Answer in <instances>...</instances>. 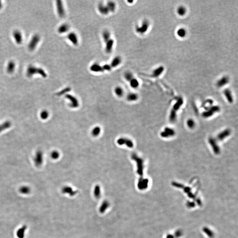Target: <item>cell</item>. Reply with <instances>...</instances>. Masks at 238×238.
Returning <instances> with one entry per match:
<instances>
[{
    "instance_id": "obj_1",
    "label": "cell",
    "mask_w": 238,
    "mask_h": 238,
    "mask_svg": "<svg viewBox=\"0 0 238 238\" xmlns=\"http://www.w3.org/2000/svg\"><path fill=\"white\" fill-rule=\"evenodd\" d=\"M35 74H38L40 75H41V76L44 78L47 76L46 73L43 69L37 68L33 66H30L27 69V76L29 77H30Z\"/></svg>"
},
{
    "instance_id": "obj_2",
    "label": "cell",
    "mask_w": 238,
    "mask_h": 238,
    "mask_svg": "<svg viewBox=\"0 0 238 238\" xmlns=\"http://www.w3.org/2000/svg\"><path fill=\"white\" fill-rule=\"evenodd\" d=\"M149 27V22L147 20L142 21L140 25L136 26L135 30L136 32L140 35H143L148 30Z\"/></svg>"
},
{
    "instance_id": "obj_3",
    "label": "cell",
    "mask_w": 238,
    "mask_h": 238,
    "mask_svg": "<svg viewBox=\"0 0 238 238\" xmlns=\"http://www.w3.org/2000/svg\"><path fill=\"white\" fill-rule=\"evenodd\" d=\"M40 40V37L38 35H35L32 37L31 40L28 44V48L30 51H33L36 47Z\"/></svg>"
},
{
    "instance_id": "obj_4",
    "label": "cell",
    "mask_w": 238,
    "mask_h": 238,
    "mask_svg": "<svg viewBox=\"0 0 238 238\" xmlns=\"http://www.w3.org/2000/svg\"><path fill=\"white\" fill-rule=\"evenodd\" d=\"M56 8L57 14L59 17L63 18L65 15V12L63 4L61 0L56 1Z\"/></svg>"
},
{
    "instance_id": "obj_5",
    "label": "cell",
    "mask_w": 238,
    "mask_h": 238,
    "mask_svg": "<svg viewBox=\"0 0 238 238\" xmlns=\"http://www.w3.org/2000/svg\"><path fill=\"white\" fill-rule=\"evenodd\" d=\"M67 38L73 45L77 46L79 44V38L75 32H71L69 33L67 35Z\"/></svg>"
},
{
    "instance_id": "obj_6",
    "label": "cell",
    "mask_w": 238,
    "mask_h": 238,
    "mask_svg": "<svg viewBox=\"0 0 238 238\" xmlns=\"http://www.w3.org/2000/svg\"><path fill=\"white\" fill-rule=\"evenodd\" d=\"M115 41L113 38H110L109 40L105 43V52L107 54L111 53L113 50Z\"/></svg>"
},
{
    "instance_id": "obj_7",
    "label": "cell",
    "mask_w": 238,
    "mask_h": 238,
    "mask_svg": "<svg viewBox=\"0 0 238 238\" xmlns=\"http://www.w3.org/2000/svg\"><path fill=\"white\" fill-rule=\"evenodd\" d=\"M90 69L91 72L94 73H101L104 72L102 65H101L98 63H94L91 65Z\"/></svg>"
},
{
    "instance_id": "obj_8",
    "label": "cell",
    "mask_w": 238,
    "mask_h": 238,
    "mask_svg": "<svg viewBox=\"0 0 238 238\" xmlns=\"http://www.w3.org/2000/svg\"><path fill=\"white\" fill-rule=\"evenodd\" d=\"M97 10L100 14L104 16L107 15L109 13L106 4H104L102 2H100L98 4Z\"/></svg>"
},
{
    "instance_id": "obj_9",
    "label": "cell",
    "mask_w": 238,
    "mask_h": 238,
    "mask_svg": "<svg viewBox=\"0 0 238 238\" xmlns=\"http://www.w3.org/2000/svg\"><path fill=\"white\" fill-rule=\"evenodd\" d=\"M209 142L210 144L211 147H212L214 153L217 154H219L220 153V149L216 141L214 138H210L209 139Z\"/></svg>"
},
{
    "instance_id": "obj_10",
    "label": "cell",
    "mask_w": 238,
    "mask_h": 238,
    "mask_svg": "<svg viewBox=\"0 0 238 238\" xmlns=\"http://www.w3.org/2000/svg\"><path fill=\"white\" fill-rule=\"evenodd\" d=\"M122 61V59L121 56H117L112 59L110 65L112 68H115L120 65L121 64Z\"/></svg>"
},
{
    "instance_id": "obj_11",
    "label": "cell",
    "mask_w": 238,
    "mask_h": 238,
    "mask_svg": "<svg viewBox=\"0 0 238 238\" xmlns=\"http://www.w3.org/2000/svg\"><path fill=\"white\" fill-rule=\"evenodd\" d=\"M229 81L230 79L228 76H223L218 80L217 83V85L218 87H222L228 84L229 82Z\"/></svg>"
},
{
    "instance_id": "obj_12",
    "label": "cell",
    "mask_w": 238,
    "mask_h": 238,
    "mask_svg": "<svg viewBox=\"0 0 238 238\" xmlns=\"http://www.w3.org/2000/svg\"><path fill=\"white\" fill-rule=\"evenodd\" d=\"M66 98L70 100L71 102V107L73 108H76L79 105V102L76 97L71 94H67L66 96Z\"/></svg>"
},
{
    "instance_id": "obj_13",
    "label": "cell",
    "mask_w": 238,
    "mask_h": 238,
    "mask_svg": "<svg viewBox=\"0 0 238 238\" xmlns=\"http://www.w3.org/2000/svg\"><path fill=\"white\" fill-rule=\"evenodd\" d=\"M13 36L14 40L18 44H20L23 41V37L20 32L16 30L13 33Z\"/></svg>"
},
{
    "instance_id": "obj_14",
    "label": "cell",
    "mask_w": 238,
    "mask_h": 238,
    "mask_svg": "<svg viewBox=\"0 0 238 238\" xmlns=\"http://www.w3.org/2000/svg\"><path fill=\"white\" fill-rule=\"evenodd\" d=\"M164 70H165L164 67L162 66H160L158 67L157 68L154 70H153L151 74V76L154 78L158 77L162 74L164 71Z\"/></svg>"
},
{
    "instance_id": "obj_15",
    "label": "cell",
    "mask_w": 238,
    "mask_h": 238,
    "mask_svg": "<svg viewBox=\"0 0 238 238\" xmlns=\"http://www.w3.org/2000/svg\"><path fill=\"white\" fill-rule=\"evenodd\" d=\"M117 142L120 145H122L125 144V145H127V146L130 148L133 147L134 145L132 141L127 138H120L118 140Z\"/></svg>"
},
{
    "instance_id": "obj_16",
    "label": "cell",
    "mask_w": 238,
    "mask_h": 238,
    "mask_svg": "<svg viewBox=\"0 0 238 238\" xmlns=\"http://www.w3.org/2000/svg\"><path fill=\"white\" fill-rule=\"evenodd\" d=\"M69 29L70 26L68 24L64 23L59 26V28H58L57 31L60 34H63L68 32L69 31Z\"/></svg>"
},
{
    "instance_id": "obj_17",
    "label": "cell",
    "mask_w": 238,
    "mask_h": 238,
    "mask_svg": "<svg viewBox=\"0 0 238 238\" xmlns=\"http://www.w3.org/2000/svg\"><path fill=\"white\" fill-rule=\"evenodd\" d=\"M43 155L41 151H38L36 153V156L35 158V162L37 166L41 165L43 162Z\"/></svg>"
},
{
    "instance_id": "obj_18",
    "label": "cell",
    "mask_w": 238,
    "mask_h": 238,
    "mask_svg": "<svg viewBox=\"0 0 238 238\" xmlns=\"http://www.w3.org/2000/svg\"><path fill=\"white\" fill-rule=\"evenodd\" d=\"M174 135L175 131L172 129L169 128H165V131L162 132L161 133V136L164 138L172 136Z\"/></svg>"
},
{
    "instance_id": "obj_19",
    "label": "cell",
    "mask_w": 238,
    "mask_h": 238,
    "mask_svg": "<svg viewBox=\"0 0 238 238\" xmlns=\"http://www.w3.org/2000/svg\"><path fill=\"white\" fill-rule=\"evenodd\" d=\"M109 12L113 13L117 9V4L113 1H109L106 4Z\"/></svg>"
},
{
    "instance_id": "obj_20",
    "label": "cell",
    "mask_w": 238,
    "mask_h": 238,
    "mask_svg": "<svg viewBox=\"0 0 238 238\" xmlns=\"http://www.w3.org/2000/svg\"><path fill=\"white\" fill-rule=\"evenodd\" d=\"M231 131L229 129H226L222 131L218 135V138L219 140H222L230 135Z\"/></svg>"
},
{
    "instance_id": "obj_21",
    "label": "cell",
    "mask_w": 238,
    "mask_h": 238,
    "mask_svg": "<svg viewBox=\"0 0 238 238\" xmlns=\"http://www.w3.org/2000/svg\"><path fill=\"white\" fill-rule=\"evenodd\" d=\"M111 33L108 30H105L102 33V38L105 43L108 40L111 38Z\"/></svg>"
},
{
    "instance_id": "obj_22",
    "label": "cell",
    "mask_w": 238,
    "mask_h": 238,
    "mask_svg": "<svg viewBox=\"0 0 238 238\" xmlns=\"http://www.w3.org/2000/svg\"><path fill=\"white\" fill-rule=\"evenodd\" d=\"M224 93L228 101L230 103H232L233 101V98L231 90L228 89H226L224 90Z\"/></svg>"
},
{
    "instance_id": "obj_23",
    "label": "cell",
    "mask_w": 238,
    "mask_h": 238,
    "mask_svg": "<svg viewBox=\"0 0 238 238\" xmlns=\"http://www.w3.org/2000/svg\"><path fill=\"white\" fill-rule=\"evenodd\" d=\"M187 12L186 8L183 5H180L177 8L176 12L180 16H183L186 14Z\"/></svg>"
},
{
    "instance_id": "obj_24",
    "label": "cell",
    "mask_w": 238,
    "mask_h": 238,
    "mask_svg": "<svg viewBox=\"0 0 238 238\" xmlns=\"http://www.w3.org/2000/svg\"><path fill=\"white\" fill-rule=\"evenodd\" d=\"M114 93L117 97H121L124 95V90L121 86H116L114 89Z\"/></svg>"
},
{
    "instance_id": "obj_25",
    "label": "cell",
    "mask_w": 238,
    "mask_h": 238,
    "mask_svg": "<svg viewBox=\"0 0 238 238\" xmlns=\"http://www.w3.org/2000/svg\"><path fill=\"white\" fill-rule=\"evenodd\" d=\"M187 31L184 28H180L176 31L177 36L180 38H184L186 36Z\"/></svg>"
},
{
    "instance_id": "obj_26",
    "label": "cell",
    "mask_w": 238,
    "mask_h": 238,
    "mask_svg": "<svg viewBox=\"0 0 238 238\" xmlns=\"http://www.w3.org/2000/svg\"><path fill=\"white\" fill-rule=\"evenodd\" d=\"M16 65L14 61H10L8 63L7 66V71L8 73H12L15 69Z\"/></svg>"
},
{
    "instance_id": "obj_27",
    "label": "cell",
    "mask_w": 238,
    "mask_h": 238,
    "mask_svg": "<svg viewBox=\"0 0 238 238\" xmlns=\"http://www.w3.org/2000/svg\"><path fill=\"white\" fill-rule=\"evenodd\" d=\"M138 96L137 93H130L127 96V99L129 101H135L138 99Z\"/></svg>"
},
{
    "instance_id": "obj_28",
    "label": "cell",
    "mask_w": 238,
    "mask_h": 238,
    "mask_svg": "<svg viewBox=\"0 0 238 238\" xmlns=\"http://www.w3.org/2000/svg\"><path fill=\"white\" fill-rule=\"evenodd\" d=\"M130 85L131 86L132 88L134 89H136L139 86V82L138 81V80L135 78V77L131 79V80L129 82Z\"/></svg>"
},
{
    "instance_id": "obj_29",
    "label": "cell",
    "mask_w": 238,
    "mask_h": 238,
    "mask_svg": "<svg viewBox=\"0 0 238 238\" xmlns=\"http://www.w3.org/2000/svg\"><path fill=\"white\" fill-rule=\"evenodd\" d=\"M183 104V99L182 98H179L178 99L177 101H176V103L174 105L173 109L174 110L176 111L178 110L179 109V108L181 107V106Z\"/></svg>"
},
{
    "instance_id": "obj_30",
    "label": "cell",
    "mask_w": 238,
    "mask_h": 238,
    "mask_svg": "<svg viewBox=\"0 0 238 238\" xmlns=\"http://www.w3.org/2000/svg\"><path fill=\"white\" fill-rule=\"evenodd\" d=\"M124 78L127 81L129 82L131 79L134 78V76L131 72L130 71H127L124 73Z\"/></svg>"
},
{
    "instance_id": "obj_31",
    "label": "cell",
    "mask_w": 238,
    "mask_h": 238,
    "mask_svg": "<svg viewBox=\"0 0 238 238\" xmlns=\"http://www.w3.org/2000/svg\"><path fill=\"white\" fill-rule=\"evenodd\" d=\"M101 131V128L99 127H95L93 128L91 131L92 135L94 137H97L100 135Z\"/></svg>"
},
{
    "instance_id": "obj_32",
    "label": "cell",
    "mask_w": 238,
    "mask_h": 238,
    "mask_svg": "<svg viewBox=\"0 0 238 238\" xmlns=\"http://www.w3.org/2000/svg\"><path fill=\"white\" fill-rule=\"evenodd\" d=\"M214 114V113L213 112V111L210 109H208V110L205 111L203 113V116L204 117L207 118L209 117H210L213 114Z\"/></svg>"
},
{
    "instance_id": "obj_33",
    "label": "cell",
    "mask_w": 238,
    "mask_h": 238,
    "mask_svg": "<svg viewBox=\"0 0 238 238\" xmlns=\"http://www.w3.org/2000/svg\"><path fill=\"white\" fill-rule=\"evenodd\" d=\"M50 156L52 159L56 160V159L59 158V157H60V153H59V152H58L57 151L54 150L51 152Z\"/></svg>"
},
{
    "instance_id": "obj_34",
    "label": "cell",
    "mask_w": 238,
    "mask_h": 238,
    "mask_svg": "<svg viewBox=\"0 0 238 238\" xmlns=\"http://www.w3.org/2000/svg\"><path fill=\"white\" fill-rule=\"evenodd\" d=\"M176 118V111L173 109L171 112L170 115V120L171 122H174Z\"/></svg>"
},
{
    "instance_id": "obj_35",
    "label": "cell",
    "mask_w": 238,
    "mask_h": 238,
    "mask_svg": "<svg viewBox=\"0 0 238 238\" xmlns=\"http://www.w3.org/2000/svg\"><path fill=\"white\" fill-rule=\"evenodd\" d=\"M49 116V113L47 111H42L40 114V117L42 119L45 120L47 119Z\"/></svg>"
},
{
    "instance_id": "obj_36",
    "label": "cell",
    "mask_w": 238,
    "mask_h": 238,
    "mask_svg": "<svg viewBox=\"0 0 238 238\" xmlns=\"http://www.w3.org/2000/svg\"><path fill=\"white\" fill-rule=\"evenodd\" d=\"M10 123L7 122L5 123H4L2 125H0V132L2 131V130H3L5 129H6L7 128H8L10 126Z\"/></svg>"
},
{
    "instance_id": "obj_37",
    "label": "cell",
    "mask_w": 238,
    "mask_h": 238,
    "mask_svg": "<svg viewBox=\"0 0 238 238\" xmlns=\"http://www.w3.org/2000/svg\"><path fill=\"white\" fill-rule=\"evenodd\" d=\"M187 125L188 128H193L195 126V123L193 120L189 119L187 121Z\"/></svg>"
},
{
    "instance_id": "obj_38",
    "label": "cell",
    "mask_w": 238,
    "mask_h": 238,
    "mask_svg": "<svg viewBox=\"0 0 238 238\" xmlns=\"http://www.w3.org/2000/svg\"><path fill=\"white\" fill-rule=\"evenodd\" d=\"M102 68L103 69L104 72L105 71H110L112 69L110 64H105L103 65H102Z\"/></svg>"
},
{
    "instance_id": "obj_39",
    "label": "cell",
    "mask_w": 238,
    "mask_h": 238,
    "mask_svg": "<svg viewBox=\"0 0 238 238\" xmlns=\"http://www.w3.org/2000/svg\"><path fill=\"white\" fill-rule=\"evenodd\" d=\"M2 4L1 3V1L0 0V9L2 8Z\"/></svg>"
}]
</instances>
